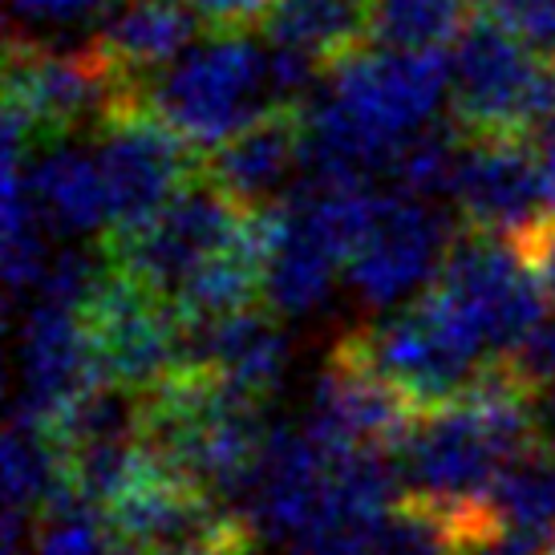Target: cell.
Returning a JSON list of instances; mask_svg holds the SVG:
<instances>
[{
	"instance_id": "1",
	"label": "cell",
	"mask_w": 555,
	"mask_h": 555,
	"mask_svg": "<svg viewBox=\"0 0 555 555\" xmlns=\"http://www.w3.org/2000/svg\"><path fill=\"white\" fill-rule=\"evenodd\" d=\"M106 256L122 276L179 309L203 280L263 256L260 211H247L207 175H195L155 216L109 235Z\"/></svg>"
},
{
	"instance_id": "2",
	"label": "cell",
	"mask_w": 555,
	"mask_h": 555,
	"mask_svg": "<svg viewBox=\"0 0 555 555\" xmlns=\"http://www.w3.org/2000/svg\"><path fill=\"white\" fill-rule=\"evenodd\" d=\"M142 438L175 478H183L235 515V499L260 463L272 426L263 398L211 377H170L146 393Z\"/></svg>"
},
{
	"instance_id": "3",
	"label": "cell",
	"mask_w": 555,
	"mask_h": 555,
	"mask_svg": "<svg viewBox=\"0 0 555 555\" xmlns=\"http://www.w3.org/2000/svg\"><path fill=\"white\" fill-rule=\"evenodd\" d=\"M139 102L195 151H216L251 122L293 109L280 93L272 41H256L244 29L199 37L142 86Z\"/></svg>"
},
{
	"instance_id": "4",
	"label": "cell",
	"mask_w": 555,
	"mask_h": 555,
	"mask_svg": "<svg viewBox=\"0 0 555 555\" xmlns=\"http://www.w3.org/2000/svg\"><path fill=\"white\" fill-rule=\"evenodd\" d=\"M333 353L377 373L417 414L466 398L491 373V365H499L434 293L414 296L389 309L382 321L345 333Z\"/></svg>"
},
{
	"instance_id": "5",
	"label": "cell",
	"mask_w": 555,
	"mask_h": 555,
	"mask_svg": "<svg viewBox=\"0 0 555 555\" xmlns=\"http://www.w3.org/2000/svg\"><path fill=\"white\" fill-rule=\"evenodd\" d=\"M377 186L300 183L276 207L260 211L263 232V300L276 317L321 309L349 268V251Z\"/></svg>"
},
{
	"instance_id": "6",
	"label": "cell",
	"mask_w": 555,
	"mask_h": 555,
	"mask_svg": "<svg viewBox=\"0 0 555 555\" xmlns=\"http://www.w3.org/2000/svg\"><path fill=\"white\" fill-rule=\"evenodd\" d=\"M139 102L106 57L86 46L13 37L4 62V126L33 146L93 134L109 114Z\"/></svg>"
},
{
	"instance_id": "7",
	"label": "cell",
	"mask_w": 555,
	"mask_h": 555,
	"mask_svg": "<svg viewBox=\"0 0 555 555\" xmlns=\"http://www.w3.org/2000/svg\"><path fill=\"white\" fill-rule=\"evenodd\" d=\"M450 114L463 134H540L555 122V57L475 16L450 53Z\"/></svg>"
},
{
	"instance_id": "8",
	"label": "cell",
	"mask_w": 555,
	"mask_h": 555,
	"mask_svg": "<svg viewBox=\"0 0 555 555\" xmlns=\"http://www.w3.org/2000/svg\"><path fill=\"white\" fill-rule=\"evenodd\" d=\"M430 293L491 361H511L547 317V296L519 244L459 228Z\"/></svg>"
},
{
	"instance_id": "9",
	"label": "cell",
	"mask_w": 555,
	"mask_h": 555,
	"mask_svg": "<svg viewBox=\"0 0 555 555\" xmlns=\"http://www.w3.org/2000/svg\"><path fill=\"white\" fill-rule=\"evenodd\" d=\"M454 235L438 203L405 191H373L345 280L373 309H398L438 280Z\"/></svg>"
},
{
	"instance_id": "10",
	"label": "cell",
	"mask_w": 555,
	"mask_h": 555,
	"mask_svg": "<svg viewBox=\"0 0 555 555\" xmlns=\"http://www.w3.org/2000/svg\"><path fill=\"white\" fill-rule=\"evenodd\" d=\"M321 90L377 139L401 146L438 122V109L450 98V57L361 46L324 69Z\"/></svg>"
},
{
	"instance_id": "11",
	"label": "cell",
	"mask_w": 555,
	"mask_h": 555,
	"mask_svg": "<svg viewBox=\"0 0 555 555\" xmlns=\"http://www.w3.org/2000/svg\"><path fill=\"white\" fill-rule=\"evenodd\" d=\"M86 324L102 382L109 386L155 393L183 370V317L114 263L86 305Z\"/></svg>"
},
{
	"instance_id": "12",
	"label": "cell",
	"mask_w": 555,
	"mask_h": 555,
	"mask_svg": "<svg viewBox=\"0 0 555 555\" xmlns=\"http://www.w3.org/2000/svg\"><path fill=\"white\" fill-rule=\"evenodd\" d=\"M90 142L114 203V232H126L146 216H155L195 175H203L195 146L179 139L142 102H130L118 114H109L90 134Z\"/></svg>"
},
{
	"instance_id": "13",
	"label": "cell",
	"mask_w": 555,
	"mask_h": 555,
	"mask_svg": "<svg viewBox=\"0 0 555 555\" xmlns=\"http://www.w3.org/2000/svg\"><path fill=\"white\" fill-rule=\"evenodd\" d=\"M450 199L470 232L519 244L552 216L540 146L524 134H466Z\"/></svg>"
},
{
	"instance_id": "14",
	"label": "cell",
	"mask_w": 555,
	"mask_h": 555,
	"mask_svg": "<svg viewBox=\"0 0 555 555\" xmlns=\"http://www.w3.org/2000/svg\"><path fill=\"white\" fill-rule=\"evenodd\" d=\"M93 386H102V370H98L86 312L62 309V305H29V317L21 328L16 414L41 417L53 426Z\"/></svg>"
},
{
	"instance_id": "15",
	"label": "cell",
	"mask_w": 555,
	"mask_h": 555,
	"mask_svg": "<svg viewBox=\"0 0 555 555\" xmlns=\"http://www.w3.org/2000/svg\"><path fill=\"white\" fill-rule=\"evenodd\" d=\"M414 417V405L377 373L333 353L317 377L305 426L337 450H393Z\"/></svg>"
},
{
	"instance_id": "16",
	"label": "cell",
	"mask_w": 555,
	"mask_h": 555,
	"mask_svg": "<svg viewBox=\"0 0 555 555\" xmlns=\"http://www.w3.org/2000/svg\"><path fill=\"white\" fill-rule=\"evenodd\" d=\"M284 357H288V337L276 312L251 305L211 321H183L179 377H211L268 401L284 377Z\"/></svg>"
},
{
	"instance_id": "17",
	"label": "cell",
	"mask_w": 555,
	"mask_h": 555,
	"mask_svg": "<svg viewBox=\"0 0 555 555\" xmlns=\"http://www.w3.org/2000/svg\"><path fill=\"white\" fill-rule=\"evenodd\" d=\"M203 175L247 211L276 207L305 179V109H276L207 151Z\"/></svg>"
},
{
	"instance_id": "18",
	"label": "cell",
	"mask_w": 555,
	"mask_h": 555,
	"mask_svg": "<svg viewBox=\"0 0 555 555\" xmlns=\"http://www.w3.org/2000/svg\"><path fill=\"white\" fill-rule=\"evenodd\" d=\"M199 25L203 16L191 0H118L98 16L90 46L139 93L199 41Z\"/></svg>"
},
{
	"instance_id": "19",
	"label": "cell",
	"mask_w": 555,
	"mask_h": 555,
	"mask_svg": "<svg viewBox=\"0 0 555 555\" xmlns=\"http://www.w3.org/2000/svg\"><path fill=\"white\" fill-rule=\"evenodd\" d=\"M25 179H29L33 207L49 232L69 235V240L114 232V203H109L106 175H102L90 139H57L29 146Z\"/></svg>"
},
{
	"instance_id": "20",
	"label": "cell",
	"mask_w": 555,
	"mask_h": 555,
	"mask_svg": "<svg viewBox=\"0 0 555 555\" xmlns=\"http://www.w3.org/2000/svg\"><path fill=\"white\" fill-rule=\"evenodd\" d=\"M373 0H272L263 37L280 49L305 53L317 65H337L353 49L370 46Z\"/></svg>"
},
{
	"instance_id": "21",
	"label": "cell",
	"mask_w": 555,
	"mask_h": 555,
	"mask_svg": "<svg viewBox=\"0 0 555 555\" xmlns=\"http://www.w3.org/2000/svg\"><path fill=\"white\" fill-rule=\"evenodd\" d=\"M454 540L459 531L447 515L405 499L370 524L324 531L296 555H454Z\"/></svg>"
},
{
	"instance_id": "22",
	"label": "cell",
	"mask_w": 555,
	"mask_h": 555,
	"mask_svg": "<svg viewBox=\"0 0 555 555\" xmlns=\"http://www.w3.org/2000/svg\"><path fill=\"white\" fill-rule=\"evenodd\" d=\"M0 463H4V503L9 515H25L37 519L41 511L69 491V475H65V450L49 422L29 414H16L4 430V447H0Z\"/></svg>"
},
{
	"instance_id": "23",
	"label": "cell",
	"mask_w": 555,
	"mask_h": 555,
	"mask_svg": "<svg viewBox=\"0 0 555 555\" xmlns=\"http://www.w3.org/2000/svg\"><path fill=\"white\" fill-rule=\"evenodd\" d=\"M470 25V0H373L370 46L442 53Z\"/></svg>"
},
{
	"instance_id": "24",
	"label": "cell",
	"mask_w": 555,
	"mask_h": 555,
	"mask_svg": "<svg viewBox=\"0 0 555 555\" xmlns=\"http://www.w3.org/2000/svg\"><path fill=\"white\" fill-rule=\"evenodd\" d=\"M491 519L519 535L543 540L555 547V459L552 454H524L499 475L491 491Z\"/></svg>"
},
{
	"instance_id": "25",
	"label": "cell",
	"mask_w": 555,
	"mask_h": 555,
	"mask_svg": "<svg viewBox=\"0 0 555 555\" xmlns=\"http://www.w3.org/2000/svg\"><path fill=\"white\" fill-rule=\"evenodd\" d=\"M29 555H122L109 515L78 491H62L33 519Z\"/></svg>"
},
{
	"instance_id": "26",
	"label": "cell",
	"mask_w": 555,
	"mask_h": 555,
	"mask_svg": "<svg viewBox=\"0 0 555 555\" xmlns=\"http://www.w3.org/2000/svg\"><path fill=\"white\" fill-rule=\"evenodd\" d=\"M463 130L454 126H426L417 130L414 139L401 142L393 170H389V183L393 191H405L414 199H450L454 191V175H459V158H463Z\"/></svg>"
},
{
	"instance_id": "27",
	"label": "cell",
	"mask_w": 555,
	"mask_h": 555,
	"mask_svg": "<svg viewBox=\"0 0 555 555\" xmlns=\"http://www.w3.org/2000/svg\"><path fill=\"white\" fill-rule=\"evenodd\" d=\"M454 555H555L552 543L519 535L511 527H499L494 519H478V524L459 527Z\"/></svg>"
},
{
	"instance_id": "28",
	"label": "cell",
	"mask_w": 555,
	"mask_h": 555,
	"mask_svg": "<svg viewBox=\"0 0 555 555\" xmlns=\"http://www.w3.org/2000/svg\"><path fill=\"white\" fill-rule=\"evenodd\" d=\"M109 4L118 0H9L16 21H25L33 29H62V25H78L90 16H102Z\"/></svg>"
},
{
	"instance_id": "29",
	"label": "cell",
	"mask_w": 555,
	"mask_h": 555,
	"mask_svg": "<svg viewBox=\"0 0 555 555\" xmlns=\"http://www.w3.org/2000/svg\"><path fill=\"white\" fill-rule=\"evenodd\" d=\"M507 365L527 389H540L547 382H555V312L543 317L540 328L524 340V349L511 357Z\"/></svg>"
},
{
	"instance_id": "30",
	"label": "cell",
	"mask_w": 555,
	"mask_h": 555,
	"mask_svg": "<svg viewBox=\"0 0 555 555\" xmlns=\"http://www.w3.org/2000/svg\"><path fill=\"white\" fill-rule=\"evenodd\" d=\"M519 251L527 256L531 272H535V280H540L547 305H555V211L543 219L535 232L519 240Z\"/></svg>"
},
{
	"instance_id": "31",
	"label": "cell",
	"mask_w": 555,
	"mask_h": 555,
	"mask_svg": "<svg viewBox=\"0 0 555 555\" xmlns=\"http://www.w3.org/2000/svg\"><path fill=\"white\" fill-rule=\"evenodd\" d=\"M195 13L216 25V29H247V25H260L272 0H191Z\"/></svg>"
},
{
	"instance_id": "32",
	"label": "cell",
	"mask_w": 555,
	"mask_h": 555,
	"mask_svg": "<svg viewBox=\"0 0 555 555\" xmlns=\"http://www.w3.org/2000/svg\"><path fill=\"white\" fill-rule=\"evenodd\" d=\"M531 414H535V438L540 447L555 459V382L531 393Z\"/></svg>"
},
{
	"instance_id": "33",
	"label": "cell",
	"mask_w": 555,
	"mask_h": 555,
	"mask_svg": "<svg viewBox=\"0 0 555 555\" xmlns=\"http://www.w3.org/2000/svg\"><path fill=\"white\" fill-rule=\"evenodd\" d=\"M535 146H540L543 179H547V191H552V207H555V122H547L540 134H535Z\"/></svg>"
},
{
	"instance_id": "34",
	"label": "cell",
	"mask_w": 555,
	"mask_h": 555,
	"mask_svg": "<svg viewBox=\"0 0 555 555\" xmlns=\"http://www.w3.org/2000/svg\"><path fill=\"white\" fill-rule=\"evenodd\" d=\"M256 540H232V543H216V547H199V552H186V555H247Z\"/></svg>"
}]
</instances>
